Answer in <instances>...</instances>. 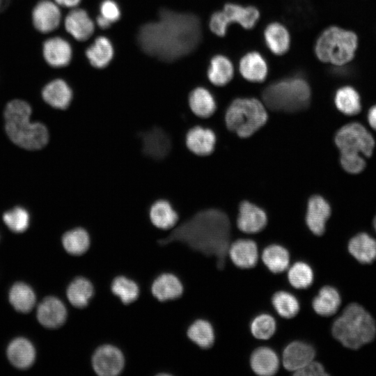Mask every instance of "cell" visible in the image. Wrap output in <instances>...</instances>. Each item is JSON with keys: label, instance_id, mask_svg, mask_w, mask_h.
Listing matches in <instances>:
<instances>
[{"label": "cell", "instance_id": "cell-37", "mask_svg": "<svg viewBox=\"0 0 376 376\" xmlns=\"http://www.w3.org/2000/svg\"><path fill=\"white\" fill-rule=\"evenodd\" d=\"M62 244L68 253L79 256L84 253L89 248V235L84 228H77L67 231L63 235Z\"/></svg>", "mask_w": 376, "mask_h": 376}, {"label": "cell", "instance_id": "cell-7", "mask_svg": "<svg viewBox=\"0 0 376 376\" xmlns=\"http://www.w3.org/2000/svg\"><path fill=\"white\" fill-rule=\"evenodd\" d=\"M267 120L263 104L255 98L235 99L228 108L225 120L227 127L241 137H248Z\"/></svg>", "mask_w": 376, "mask_h": 376}, {"label": "cell", "instance_id": "cell-16", "mask_svg": "<svg viewBox=\"0 0 376 376\" xmlns=\"http://www.w3.org/2000/svg\"><path fill=\"white\" fill-rule=\"evenodd\" d=\"M315 357V350L311 345L295 340L284 348L282 363L287 370L295 373L314 360Z\"/></svg>", "mask_w": 376, "mask_h": 376}, {"label": "cell", "instance_id": "cell-34", "mask_svg": "<svg viewBox=\"0 0 376 376\" xmlns=\"http://www.w3.org/2000/svg\"><path fill=\"white\" fill-rule=\"evenodd\" d=\"M233 66L230 61L223 55L212 57L207 69V78L214 85L223 86L233 77Z\"/></svg>", "mask_w": 376, "mask_h": 376}, {"label": "cell", "instance_id": "cell-35", "mask_svg": "<svg viewBox=\"0 0 376 376\" xmlns=\"http://www.w3.org/2000/svg\"><path fill=\"white\" fill-rule=\"evenodd\" d=\"M93 293L92 283L83 277L72 281L67 289V297L70 304L80 308L88 305Z\"/></svg>", "mask_w": 376, "mask_h": 376}, {"label": "cell", "instance_id": "cell-50", "mask_svg": "<svg viewBox=\"0 0 376 376\" xmlns=\"http://www.w3.org/2000/svg\"><path fill=\"white\" fill-rule=\"evenodd\" d=\"M8 1L9 0H0V10H1L6 6Z\"/></svg>", "mask_w": 376, "mask_h": 376}, {"label": "cell", "instance_id": "cell-51", "mask_svg": "<svg viewBox=\"0 0 376 376\" xmlns=\"http://www.w3.org/2000/svg\"><path fill=\"white\" fill-rule=\"evenodd\" d=\"M373 226H374L375 230H376V217L374 218V220H373Z\"/></svg>", "mask_w": 376, "mask_h": 376}, {"label": "cell", "instance_id": "cell-33", "mask_svg": "<svg viewBox=\"0 0 376 376\" xmlns=\"http://www.w3.org/2000/svg\"><path fill=\"white\" fill-rule=\"evenodd\" d=\"M8 299L17 311L26 313L33 308L36 297L33 290L29 285L17 282L10 288Z\"/></svg>", "mask_w": 376, "mask_h": 376}, {"label": "cell", "instance_id": "cell-47", "mask_svg": "<svg viewBox=\"0 0 376 376\" xmlns=\"http://www.w3.org/2000/svg\"><path fill=\"white\" fill-rule=\"evenodd\" d=\"M63 10H70L81 5L83 0H53Z\"/></svg>", "mask_w": 376, "mask_h": 376}, {"label": "cell", "instance_id": "cell-40", "mask_svg": "<svg viewBox=\"0 0 376 376\" xmlns=\"http://www.w3.org/2000/svg\"><path fill=\"white\" fill-rule=\"evenodd\" d=\"M287 278L293 288L302 290L306 289L312 285L314 274L309 265L302 261H298L288 268Z\"/></svg>", "mask_w": 376, "mask_h": 376}, {"label": "cell", "instance_id": "cell-48", "mask_svg": "<svg viewBox=\"0 0 376 376\" xmlns=\"http://www.w3.org/2000/svg\"><path fill=\"white\" fill-rule=\"evenodd\" d=\"M95 26H97L100 29L106 31L110 29L112 26V23L107 19L103 16L98 14L96 15L95 19Z\"/></svg>", "mask_w": 376, "mask_h": 376}, {"label": "cell", "instance_id": "cell-46", "mask_svg": "<svg viewBox=\"0 0 376 376\" xmlns=\"http://www.w3.org/2000/svg\"><path fill=\"white\" fill-rule=\"evenodd\" d=\"M296 376H325L328 373L325 372V369L322 363L313 360L299 370L293 373Z\"/></svg>", "mask_w": 376, "mask_h": 376}, {"label": "cell", "instance_id": "cell-19", "mask_svg": "<svg viewBox=\"0 0 376 376\" xmlns=\"http://www.w3.org/2000/svg\"><path fill=\"white\" fill-rule=\"evenodd\" d=\"M228 255L232 263L241 269H251L258 260L256 243L249 239H240L230 244Z\"/></svg>", "mask_w": 376, "mask_h": 376}, {"label": "cell", "instance_id": "cell-6", "mask_svg": "<svg viewBox=\"0 0 376 376\" xmlns=\"http://www.w3.org/2000/svg\"><path fill=\"white\" fill-rule=\"evenodd\" d=\"M357 47L356 33L333 26L320 34L315 43V53L322 62L343 65L354 58Z\"/></svg>", "mask_w": 376, "mask_h": 376}, {"label": "cell", "instance_id": "cell-43", "mask_svg": "<svg viewBox=\"0 0 376 376\" xmlns=\"http://www.w3.org/2000/svg\"><path fill=\"white\" fill-rule=\"evenodd\" d=\"M111 291L125 304L135 301L139 294L136 283L125 276H118L113 281Z\"/></svg>", "mask_w": 376, "mask_h": 376}, {"label": "cell", "instance_id": "cell-13", "mask_svg": "<svg viewBox=\"0 0 376 376\" xmlns=\"http://www.w3.org/2000/svg\"><path fill=\"white\" fill-rule=\"evenodd\" d=\"M40 97L44 103L60 110L69 107L74 98L71 85L63 78L56 77L48 81L41 88Z\"/></svg>", "mask_w": 376, "mask_h": 376}, {"label": "cell", "instance_id": "cell-36", "mask_svg": "<svg viewBox=\"0 0 376 376\" xmlns=\"http://www.w3.org/2000/svg\"><path fill=\"white\" fill-rule=\"evenodd\" d=\"M334 102L337 109L346 115L357 114L361 109L360 96L352 86L340 88L335 94Z\"/></svg>", "mask_w": 376, "mask_h": 376}, {"label": "cell", "instance_id": "cell-14", "mask_svg": "<svg viewBox=\"0 0 376 376\" xmlns=\"http://www.w3.org/2000/svg\"><path fill=\"white\" fill-rule=\"evenodd\" d=\"M92 366L99 375H117L123 368L124 357L118 348L109 345H103L95 352Z\"/></svg>", "mask_w": 376, "mask_h": 376}, {"label": "cell", "instance_id": "cell-21", "mask_svg": "<svg viewBox=\"0 0 376 376\" xmlns=\"http://www.w3.org/2000/svg\"><path fill=\"white\" fill-rule=\"evenodd\" d=\"M7 357L13 366L19 369H27L36 359V350L32 343L25 338L13 340L7 347Z\"/></svg>", "mask_w": 376, "mask_h": 376}, {"label": "cell", "instance_id": "cell-27", "mask_svg": "<svg viewBox=\"0 0 376 376\" xmlns=\"http://www.w3.org/2000/svg\"><path fill=\"white\" fill-rule=\"evenodd\" d=\"M340 302L338 290L334 287L326 285L322 287L313 298L312 307L318 315L328 317L336 313Z\"/></svg>", "mask_w": 376, "mask_h": 376}, {"label": "cell", "instance_id": "cell-26", "mask_svg": "<svg viewBox=\"0 0 376 376\" xmlns=\"http://www.w3.org/2000/svg\"><path fill=\"white\" fill-rule=\"evenodd\" d=\"M240 71L242 77L249 81L261 82L267 75V65L263 57L258 52H249L240 62Z\"/></svg>", "mask_w": 376, "mask_h": 376}, {"label": "cell", "instance_id": "cell-24", "mask_svg": "<svg viewBox=\"0 0 376 376\" xmlns=\"http://www.w3.org/2000/svg\"><path fill=\"white\" fill-rule=\"evenodd\" d=\"M143 151L152 159L165 157L171 149V141L165 132L155 128L142 136Z\"/></svg>", "mask_w": 376, "mask_h": 376}, {"label": "cell", "instance_id": "cell-18", "mask_svg": "<svg viewBox=\"0 0 376 376\" xmlns=\"http://www.w3.org/2000/svg\"><path fill=\"white\" fill-rule=\"evenodd\" d=\"M267 222V215L261 208L248 201L240 204L237 219L240 230L247 234L257 233L266 226Z\"/></svg>", "mask_w": 376, "mask_h": 376}, {"label": "cell", "instance_id": "cell-9", "mask_svg": "<svg viewBox=\"0 0 376 376\" xmlns=\"http://www.w3.org/2000/svg\"><path fill=\"white\" fill-rule=\"evenodd\" d=\"M335 142L340 154L361 153L370 157L375 147V140L371 134L358 123L342 127L336 134Z\"/></svg>", "mask_w": 376, "mask_h": 376}, {"label": "cell", "instance_id": "cell-49", "mask_svg": "<svg viewBox=\"0 0 376 376\" xmlns=\"http://www.w3.org/2000/svg\"><path fill=\"white\" fill-rule=\"evenodd\" d=\"M368 120L371 127L376 130V105L370 109L368 113Z\"/></svg>", "mask_w": 376, "mask_h": 376}, {"label": "cell", "instance_id": "cell-5", "mask_svg": "<svg viewBox=\"0 0 376 376\" xmlns=\"http://www.w3.org/2000/svg\"><path fill=\"white\" fill-rule=\"evenodd\" d=\"M311 98L309 85L301 77H290L276 81L265 88V104L276 111L295 112L307 107Z\"/></svg>", "mask_w": 376, "mask_h": 376}, {"label": "cell", "instance_id": "cell-39", "mask_svg": "<svg viewBox=\"0 0 376 376\" xmlns=\"http://www.w3.org/2000/svg\"><path fill=\"white\" fill-rule=\"evenodd\" d=\"M189 338L203 349L211 347L214 343V332L212 324L205 320H197L187 330Z\"/></svg>", "mask_w": 376, "mask_h": 376}, {"label": "cell", "instance_id": "cell-28", "mask_svg": "<svg viewBox=\"0 0 376 376\" xmlns=\"http://www.w3.org/2000/svg\"><path fill=\"white\" fill-rule=\"evenodd\" d=\"M152 292L159 301H164L180 297L183 292V287L175 276L163 274L153 282Z\"/></svg>", "mask_w": 376, "mask_h": 376}, {"label": "cell", "instance_id": "cell-4", "mask_svg": "<svg viewBox=\"0 0 376 376\" xmlns=\"http://www.w3.org/2000/svg\"><path fill=\"white\" fill-rule=\"evenodd\" d=\"M334 337L343 346L357 350L370 343L376 334L372 316L359 304H350L334 322Z\"/></svg>", "mask_w": 376, "mask_h": 376}, {"label": "cell", "instance_id": "cell-12", "mask_svg": "<svg viewBox=\"0 0 376 376\" xmlns=\"http://www.w3.org/2000/svg\"><path fill=\"white\" fill-rule=\"evenodd\" d=\"M73 52L72 42L63 36L53 33L42 42V57L45 63L54 69L68 66L72 60Z\"/></svg>", "mask_w": 376, "mask_h": 376}, {"label": "cell", "instance_id": "cell-11", "mask_svg": "<svg viewBox=\"0 0 376 376\" xmlns=\"http://www.w3.org/2000/svg\"><path fill=\"white\" fill-rule=\"evenodd\" d=\"M62 8L53 0H39L31 10V22L34 29L41 34L51 35L62 26Z\"/></svg>", "mask_w": 376, "mask_h": 376}, {"label": "cell", "instance_id": "cell-30", "mask_svg": "<svg viewBox=\"0 0 376 376\" xmlns=\"http://www.w3.org/2000/svg\"><path fill=\"white\" fill-rule=\"evenodd\" d=\"M149 216L152 224L163 230L173 228L178 219V215L171 204L163 199L155 201L151 205Z\"/></svg>", "mask_w": 376, "mask_h": 376}, {"label": "cell", "instance_id": "cell-44", "mask_svg": "<svg viewBox=\"0 0 376 376\" xmlns=\"http://www.w3.org/2000/svg\"><path fill=\"white\" fill-rule=\"evenodd\" d=\"M97 8L98 14L112 24L117 23L121 19L123 12L118 3L115 0H102Z\"/></svg>", "mask_w": 376, "mask_h": 376}, {"label": "cell", "instance_id": "cell-23", "mask_svg": "<svg viewBox=\"0 0 376 376\" xmlns=\"http://www.w3.org/2000/svg\"><path fill=\"white\" fill-rule=\"evenodd\" d=\"M250 366L256 375L271 376L279 370V359L277 354L270 347H260L252 352Z\"/></svg>", "mask_w": 376, "mask_h": 376}, {"label": "cell", "instance_id": "cell-31", "mask_svg": "<svg viewBox=\"0 0 376 376\" xmlns=\"http://www.w3.org/2000/svg\"><path fill=\"white\" fill-rule=\"evenodd\" d=\"M264 37L268 48L276 55L284 54L290 47L289 33L284 26L278 22L272 23L266 27Z\"/></svg>", "mask_w": 376, "mask_h": 376}, {"label": "cell", "instance_id": "cell-17", "mask_svg": "<svg viewBox=\"0 0 376 376\" xmlns=\"http://www.w3.org/2000/svg\"><path fill=\"white\" fill-rule=\"evenodd\" d=\"M37 319L45 327L56 329L65 322L67 311L63 303L58 298L48 297L42 300L37 309Z\"/></svg>", "mask_w": 376, "mask_h": 376}, {"label": "cell", "instance_id": "cell-1", "mask_svg": "<svg viewBox=\"0 0 376 376\" xmlns=\"http://www.w3.org/2000/svg\"><path fill=\"white\" fill-rule=\"evenodd\" d=\"M160 8L155 19L138 27L135 44L150 58L171 64L196 50L201 41L202 26L192 13Z\"/></svg>", "mask_w": 376, "mask_h": 376}, {"label": "cell", "instance_id": "cell-45", "mask_svg": "<svg viewBox=\"0 0 376 376\" xmlns=\"http://www.w3.org/2000/svg\"><path fill=\"white\" fill-rule=\"evenodd\" d=\"M340 164L345 171L354 174L361 172L366 166V162L360 154H340Z\"/></svg>", "mask_w": 376, "mask_h": 376}, {"label": "cell", "instance_id": "cell-42", "mask_svg": "<svg viewBox=\"0 0 376 376\" xmlns=\"http://www.w3.org/2000/svg\"><path fill=\"white\" fill-rule=\"evenodd\" d=\"M251 332L258 340H268L273 336L276 330L274 318L267 313L256 316L250 324Z\"/></svg>", "mask_w": 376, "mask_h": 376}, {"label": "cell", "instance_id": "cell-38", "mask_svg": "<svg viewBox=\"0 0 376 376\" xmlns=\"http://www.w3.org/2000/svg\"><path fill=\"white\" fill-rule=\"evenodd\" d=\"M272 304L276 312L285 319L295 317L300 310L297 297L287 291L275 292L272 297Z\"/></svg>", "mask_w": 376, "mask_h": 376}, {"label": "cell", "instance_id": "cell-8", "mask_svg": "<svg viewBox=\"0 0 376 376\" xmlns=\"http://www.w3.org/2000/svg\"><path fill=\"white\" fill-rule=\"evenodd\" d=\"M259 17V11L253 6L244 7L235 3H226L221 11L212 15L209 27L213 33L223 37L230 24L238 23L244 29H250L255 26Z\"/></svg>", "mask_w": 376, "mask_h": 376}, {"label": "cell", "instance_id": "cell-3", "mask_svg": "<svg viewBox=\"0 0 376 376\" xmlns=\"http://www.w3.org/2000/svg\"><path fill=\"white\" fill-rule=\"evenodd\" d=\"M32 107L21 97H14L6 103L3 115L5 130L9 139L20 148L36 150L44 148L49 141L47 127L40 122L31 123Z\"/></svg>", "mask_w": 376, "mask_h": 376}, {"label": "cell", "instance_id": "cell-22", "mask_svg": "<svg viewBox=\"0 0 376 376\" xmlns=\"http://www.w3.org/2000/svg\"><path fill=\"white\" fill-rule=\"evenodd\" d=\"M185 141L191 152L200 156H205L213 151L216 136L212 130L196 126L189 130Z\"/></svg>", "mask_w": 376, "mask_h": 376}, {"label": "cell", "instance_id": "cell-15", "mask_svg": "<svg viewBox=\"0 0 376 376\" xmlns=\"http://www.w3.org/2000/svg\"><path fill=\"white\" fill-rule=\"evenodd\" d=\"M84 54L92 68L104 70L113 61L116 51L111 40L106 36L100 35L84 48Z\"/></svg>", "mask_w": 376, "mask_h": 376}, {"label": "cell", "instance_id": "cell-41", "mask_svg": "<svg viewBox=\"0 0 376 376\" xmlns=\"http://www.w3.org/2000/svg\"><path fill=\"white\" fill-rule=\"evenodd\" d=\"M3 221L11 231L20 233L28 229L30 215L24 207L16 206L3 213Z\"/></svg>", "mask_w": 376, "mask_h": 376}, {"label": "cell", "instance_id": "cell-29", "mask_svg": "<svg viewBox=\"0 0 376 376\" xmlns=\"http://www.w3.org/2000/svg\"><path fill=\"white\" fill-rule=\"evenodd\" d=\"M188 101L192 112L201 118L210 116L216 109L213 95L204 87L194 88L189 95Z\"/></svg>", "mask_w": 376, "mask_h": 376}, {"label": "cell", "instance_id": "cell-32", "mask_svg": "<svg viewBox=\"0 0 376 376\" xmlns=\"http://www.w3.org/2000/svg\"><path fill=\"white\" fill-rule=\"evenodd\" d=\"M261 257L265 267L274 274L282 273L289 267L290 253L279 244H274L265 247Z\"/></svg>", "mask_w": 376, "mask_h": 376}, {"label": "cell", "instance_id": "cell-20", "mask_svg": "<svg viewBox=\"0 0 376 376\" xmlns=\"http://www.w3.org/2000/svg\"><path fill=\"white\" fill-rule=\"evenodd\" d=\"M331 214L328 202L320 196H312L308 203L306 222L310 230L315 235H322L325 231L326 222Z\"/></svg>", "mask_w": 376, "mask_h": 376}, {"label": "cell", "instance_id": "cell-25", "mask_svg": "<svg viewBox=\"0 0 376 376\" xmlns=\"http://www.w3.org/2000/svg\"><path fill=\"white\" fill-rule=\"evenodd\" d=\"M350 254L362 264H369L376 259V240L366 233L354 236L349 242Z\"/></svg>", "mask_w": 376, "mask_h": 376}, {"label": "cell", "instance_id": "cell-10", "mask_svg": "<svg viewBox=\"0 0 376 376\" xmlns=\"http://www.w3.org/2000/svg\"><path fill=\"white\" fill-rule=\"evenodd\" d=\"M62 27L66 36L71 40L81 42H87L95 33V23L88 11L81 6L63 10Z\"/></svg>", "mask_w": 376, "mask_h": 376}, {"label": "cell", "instance_id": "cell-2", "mask_svg": "<svg viewBox=\"0 0 376 376\" xmlns=\"http://www.w3.org/2000/svg\"><path fill=\"white\" fill-rule=\"evenodd\" d=\"M230 240V223L228 216L221 210L210 209L197 213L177 228L169 238L160 242H183L194 250L216 257L217 267L222 269L226 264Z\"/></svg>", "mask_w": 376, "mask_h": 376}]
</instances>
